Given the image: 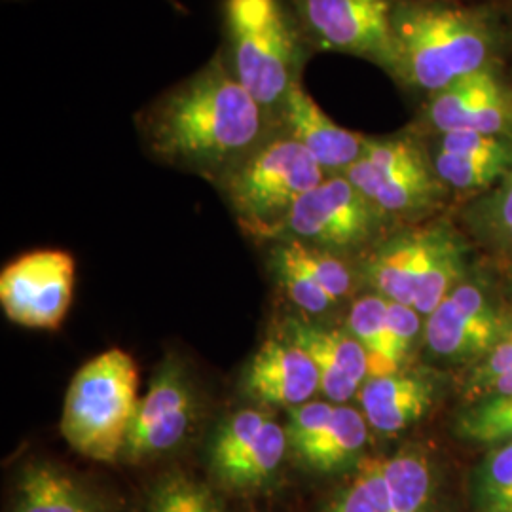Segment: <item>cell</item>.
<instances>
[{
	"label": "cell",
	"mask_w": 512,
	"mask_h": 512,
	"mask_svg": "<svg viewBox=\"0 0 512 512\" xmlns=\"http://www.w3.org/2000/svg\"><path fill=\"white\" fill-rule=\"evenodd\" d=\"M135 124L158 162L215 184L277 129V120L247 92L220 50L156 95L137 112Z\"/></svg>",
	"instance_id": "6da1fadb"
},
{
	"label": "cell",
	"mask_w": 512,
	"mask_h": 512,
	"mask_svg": "<svg viewBox=\"0 0 512 512\" xmlns=\"http://www.w3.org/2000/svg\"><path fill=\"white\" fill-rule=\"evenodd\" d=\"M397 80L433 95L492 67L497 29L490 16L437 0H401L393 8Z\"/></svg>",
	"instance_id": "7a4b0ae2"
},
{
	"label": "cell",
	"mask_w": 512,
	"mask_h": 512,
	"mask_svg": "<svg viewBox=\"0 0 512 512\" xmlns=\"http://www.w3.org/2000/svg\"><path fill=\"white\" fill-rule=\"evenodd\" d=\"M222 33L219 50L232 73L277 120L313 52L291 0H224Z\"/></svg>",
	"instance_id": "3957f363"
},
{
	"label": "cell",
	"mask_w": 512,
	"mask_h": 512,
	"mask_svg": "<svg viewBox=\"0 0 512 512\" xmlns=\"http://www.w3.org/2000/svg\"><path fill=\"white\" fill-rule=\"evenodd\" d=\"M325 177L310 152L277 126L217 186L251 238L275 241L281 238L294 205Z\"/></svg>",
	"instance_id": "277c9868"
},
{
	"label": "cell",
	"mask_w": 512,
	"mask_h": 512,
	"mask_svg": "<svg viewBox=\"0 0 512 512\" xmlns=\"http://www.w3.org/2000/svg\"><path fill=\"white\" fill-rule=\"evenodd\" d=\"M139 372L124 349H109L74 374L61 416L67 444L84 458L122 459L139 408Z\"/></svg>",
	"instance_id": "5b68a950"
},
{
	"label": "cell",
	"mask_w": 512,
	"mask_h": 512,
	"mask_svg": "<svg viewBox=\"0 0 512 512\" xmlns=\"http://www.w3.org/2000/svg\"><path fill=\"white\" fill-rule=\"evenodd\" d=\"M344 175L393 220L421 219L446 194L416 135L366 137L361 158Z\"/></svg>",
	"instance_id": "8992f818"
},
{
	"label": "cell",
	"mask_w": 512,
	"mask_h": 512,
	"mask_svg": "<svg viewBox=\"0 0 512 512\" xmlns=\"http://www.w3.org/2000/svg\"><path fill=\"white\" fill-rule=\"evenodd\" d=\"M319 512H440L435 463L423 446L361 459Z\"/></svg>",
	"instance_id": "52a82bcc"
},
{
	"label": "cell",
	"mask_w": 512,
	"mask_h": 512,
	"mask_svg": "<svg viewBox=\"0 0 512 512\" xmlns=\"http://www.w3.org/2000/svg\"><path fill=\"white\" fill-rule=\"evenodd\" d=\"M391 222L346 175H327L294 205L281 238L342 256L378 241Z\"/></svg>",
	"instance_id": "ba28073f"
},
{
	"label": "cell",
	"mask_w": 512,
	"mask_h": 512,
	"mask_svg": "<svg viewBox=\"0 0 512 512\" xmlns=\"http://www.w3.org/2000/svg\"><path fill=\"white\" fill-rule=\"evenodd\" d=\"M311 50L366 59L397 80L395 0H291Z\"/></svg>",
	"instance_id": "9c48e42d"
},
{
	"label": "cell",
	"mask_w": 512,
	"mask_h": 512,
	"mask_svg": "<svg viewBox=\"0 0 512 512\" xmlns=\"http://www.w3.org/2000/svg\"><path fill=\"white\" fill-rule=\"evenodd\" d=\"M287 456L285 425L266 412L247 408L222 420L209 444L207 463L220 488L253 494L274 482Z\"/></svg>",
	"instance_id": "30bf717a"
},
{
	"label": "cell",
	"mask_w": 512,
	"mask_h": 512,
	"mask_svg": "<svg viewBox=\"0 0 512 512\" xmlns=\"http://www.w3.org/2000/svg\"><path fill=\"white\" fill-rule=\"evenodd\" d=\"M200 391L181 357L167 355L156 368L129 429L122 459L141 463L177 450L198 427Z\"/></svg>",
	"instance_id": "8fae6325"
},
{
	"label": "cell",
	"mask_w": 512,
	"mask_h": 512,
	"mask_svg": "<svg viewBox=\"0 0 512 512\" xmlns=\"http://www.w3.org/2000/svg\"><path fill=\"white\" fill-rule=\"evenodd\" d=\"M73 289V256L59 249L21 255L0 274L2 310L27 329H57L69 313Z\"/></svg>",
	"instance_id": "7c38bea8"
},
{
	"label": "cell",
	"mask_w": 512,
	"mask_h": 512,
	"mask_svg": "<svg viewBox=\"0 0 512 512\" xmlns=\"http://www.w3.org/2000/svg\"><path fill=\"white\" fill-rule=\"evenodd\" d=\"M503 310L495 308L482 283L463 279L439 308L427 315L423 342L431 357L444 363H473L501 338Z\"/></svg>",
	"instance_id": "4fadbf2b"
},
{
	"label": "cell",
	"mask_w": 512,
	"mask_h": 512,
	"mask_svg": "<svg viewBox=\"0 0 512 512\" xmlns=\"http://www.w3.org/2000/svg\"><path fill=\"white\" fill-rule=\"evenodd\" d=\"M423 124L433 133L512 135V88L494 65L429 95Z\"/></svg>",
	"instance_id": "5bb4252c"
},
{
	"label": "cell",
	"mask_w": 512,
	"mask_h": 512,
	"mask_svg": "<svg viewBox=\"0 0 512 512\" xmlns=\"http://www.w3.org/2000/svg\"><path fill=\"white\" fill-rule=\"evenodd\" d=\"M243 389L264 406L296 408L321 391L317 366L310 355L285 334L266 340L245 366Z\"/></svg>",
	"instance_id": "9a60e30c"
},
{
	"label": "cell",
	"mask_w": 512,
	"mask_h": 512,
	"mask_svg": "<svg viewBox=\"0 0 512 512\" xmlns=\"http://www.w3.org/2000/svg\"><path fill=\"white\" fill-rule=\"evenodd\" d=\"M283 334L310 355L319 372L321 393L330 403H346L361 391L368 380V355L349 330L330 329L302 319H287Z\"/></svg>",
	"instance_id": "2e32d148"
},
{
	"label": "cell",
	"mask_w": 512,
	"mask_h": 512,
	"mask_svg": "<svg viewBox=\"0 0 512 512\" xmlns=\"http://www.w3.org/2000/svg\"><path fill=\"white\" fill-rule=\"evenodd\" d=\"M277 126L306 148L327 175H344L365 150V135L338 126L302 82L283 99Z\"/></svg>",
	"instance_id": "e0dca14e"
},
{
	"label": "cell",
	"mask_w": 512,
	"mask_h": 512,
	"mask_svg": "<svg viewBox=\"0 0 512 512\" xmlns=\"http://www.w3.org/2000/svg\"><path fill=\"white\" fill-rule=\"evenodd\" d=\"M439 395V382L433 374L397 370L368 378L361 391V412L376 433L391 437L423 420Z\"/></svg>",
	"instance_id": "ac0fdd59"
},
{
	"label": "cell",
	"mask_w": 512,
	"mask_h": 512,
	"mask_svg": "<svg viewBox=\"0 0 512 512\" xmlns=\"http://www.w3.org/2000/svg\"><path fill=\"white\" fill-rule=\"evenodd\" d=\"M435 236L437 222L404 228L382 239L366 258L368 285L389 302L414 306Z\"/></svg>",
	"instance_id": "d6986e66"
},
{
	"label": "cell",
	"mask_w": 512,
	"mask_h": 512,
	"mask_svg": "<svg viewBox=\"0 0 512 512\" xmlns=\"http://www.w3.org/2000/svg\"><path fill=\"white\" fill-rule=\"evenodd\" d=\"M10 512H109L101 495L50 461H31L19 471Z\"/></svg>",
	"instance_id": "ffe728a7"
},
{
	"label": "cell",
	"mask_w": 512,
	"mask_h": 512,
	"mask_svg": "<svg viewBox=\"0 0 512 512\" xmlns=\"http://www.w3.org/2000/svg\"><path fill=\"white\" fill-rule=\"evenodd\" d=\"M368 423L357 408L336 404L329 423L308 442L289 452L304 469L330 475L353 469L365 452Z\"/></svg>",
	"instance_id": "44dd1931"
},
{
	"label": "cell",
	"mask_w": 512,
	"mask_h": 512,
	"mask_svg": "<svg viewBox=\"0 0 512 512\" xmlns=\"http://www.w3.org/2000/svg\"><path fill=\"white\" fill-rule=\"evenodd\" d=\"M467 279V245L458 232L446 224L437 222V236L421 275L420 287L414 300V310L429 315L437 310L440 302L452 293L459 283Z\"/></svg>",
	"instance_id": "7402d4cb"
},
{
	"label": "cell",
	"mask_w": 512,
	"mask_h": 512,
	"mask_svg": "<svg viewBox=\"0 0 512 512\" xmlns=\"http://www.w3.org/2000/svg\"><path fill=\"white\" fill-rule=\"evenodd\" d=\"M463 219L486 247L512 255V171L492 190L471 203Z\"/></svg>",
	"instance_id": "603a6c76"
},
{
	"label": "cell",
	"mask_w": 512,
	"mask_h": 512,
	"mask_svg": "<svg viewBox=\"0 0 512 512\" xmlns=\"http://www.w3.org/2000/svg\"><path fill=\"white\" fill-rule=\"evenodd\" d=\"M389 300L380 294H366L349 310L348 330L365 348L370 361V376L397 372L389 357Z\"/></svg>",
	"instance_id": "cb8c5ba5"
},
{
	"label": "cell",
	"mask_w": 512,
	"mask_h": 512,
	"mask_svg": "<svg viewBox=\"0 0 512 512\" xmlns=\"http://www.w3.org/2000/svg\"><path fill=\"white\" fill-rule=\"evenodd\" d=\"M145 512H226V507L209 484L169 471L150 486Z\"/></svg>",
	"instance_id": "d4e9b609"
},
{
	"label": "cell",
	"mask_w": 512,
	"mask_h": 512,
	"mask_svg": "<svg viewBox=\"0 0 512 512\" xmlns=\"http://www.w3.org/2000/svg\"><path fill=\"white\" fill-rule=\"evenodd\" d=\"M459 439L478 446L512 444V395H492L469 404L458 414Z\"/></svg>",
	"instance_id": "484cf974"
},
{
	"label": "cell",
	"mask_w": 512,
	"mask_h": 512,
	"mask_svg": "<svg viewBox=\"0 0 512 512\" xmlns=\"http://www.w3.org/2000/svg\"><path fill=\"white\" fill-rule=\"evenodd\" d=\"M431 164L442 184L459 192L492 190L512 171L511 162L490 158H467L433 148L429 152Z\"/></svg>",
	"instance_id": "4316f807"
},
{
	"label": "cell",
	"mask_w": 512,
	"mask_h": 512,
	"mask_svg": "<svg viewBox=\"0 0 512 512\" xmlns=\"http://www.w3.org/2000/svg\"><path fill=\"white\" fill-rule=\"evenodd\" d=\"M475 512H512V444L490 448L473 475Z\"/></svg>",
	"instance_id": "83f0119b"
},
{
	"label": "cell",
	"mask_w": 512,
	"mask_h": 512,
	"mask_svg": "<svg viewBox=\"0 0 512 512\" xmlns=\"http://www.w3.org/2000/svg\"><path fill=\"white\" fill-rule=\"evenodd\" d=\"M274 243L272 268L294 306L310 317L332 310L338 302L308 274V270L291 255L281 239H275Z\"/></svg>",
	"instance_id": "f1b7e54d"
},
{
	"label": "cell",
	"mask_w": 512,
	"mask_h": 512,
	"mask_svg": "<svg viewBox=\"0 0 512 512\" xmlns=\"http://www.w3.org/2000/svg\"><path fill=\"white\" fill-rule=\"evenodd\" d=\"M287 245L291 255L308 270V274L327 291V293L340 302L351 293L353 287V275L348 264L342 260V256L330 253L325 249L313 247L308 243L296 241V239L281 238Z\"/></svg>",
	"instance_id": "f546056e"
},
{
	"label": "cell",
	"mask_w": 512,
	"mask_h": 512,
	"mask_svg": "<svg viewBox=\"0 0 512 512\" xmlns=\"http://www.w3.org/2000/svg\"><path fill=\"white\" fill-rule=\"evenodd\" d=\"M433 148L456 156L505 160L512 164V135H486L471 131L442 133Z\"/></svg>",
	"instance_id": "4dcf8cb0"
},
{
	"label": "cell",
	"mask_w": 512,
	"mask_h": 512,
	"mask_svg": "<svg viewBox=\"0 0 512 512\" xmlns=\"http://www.w3.org/2000/svg\"><path fill=\"white\" fill-rule=\"evenodd\" d=\"M387 317H389V357H391L393 368L399 370L408 359V355L412 353L414 344L418 342L423 315H420L412 306L389 302Z\"/></svg>",
	"instance_id": "1f68e13d"
},
{
	"label": "cell",
	"mask_w": 512,
	"mask_h": 512,
	"mask_svg": "<svg viewBox=\"0 0 512 512\" xmlns=\"http://www.w3.org/2000/svg\"><path fill=\"white\" fill-rule=\"evenodd\" d=\"M492 395H512V370L490 380L488 384L478 387L475 391V395L471 397V401H478V399H484V397H492Z\"/></svg>",
	"instance_id": "d6a6232c"
},
{
	"label": "cell",
	"mask_w": 512,
	"mask_h": 512,
	"mask_svg": "<svg viewBox=\"0 0 512 512\" xmlns=\"http://www.w3.org/2000/svg\"><path fill=\"white\" fill-rule=\"evenodd\" d=\"M512 344V311H503V319H501V338Z\"/></svg>",
	"instance_id": "836d02e7"
},
{
	"label": "cell",
	"mask_w": 512,
	"mask_h": 512,
	"mask_svg": "<svg viewBox=\"0 0 512 512\" xmlns=\"http://www.w3.org/2000/svg\"><path fill=\"white\" fill-rule=\"evenodd\" d=\"M509 293H511L512 296V270L511 274H509Z\"/></svg>",
	"instance_id": "e575fe53"
},
{
	"label": "cell",
	"mask_w": 512,
	"mask_h": 512,
	"mask_svg": "<svg viewBox=\"0 0 512 512\" xmlns=\"http://www.w3.org/2000/svg\"><path fill=\"white\" fill-rule=\"evenodd\" d=\"M395 2H401V0H395Z\"/></svg>",
	"instance_id": "d590c367"
}]
</instances>
